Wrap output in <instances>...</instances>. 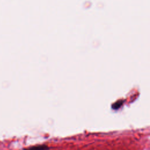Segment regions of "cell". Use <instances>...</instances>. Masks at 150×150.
<instances>
[{
  "mask_svg": "<svg viewBox=\"0 0 150 150\" xmlns=\"http://www.w3.org/2000/svg\"><path fill=\"white\" fill-rule=\"evenodd\" d=\"M47 148L46 146H36V147H33V148H37V149H39V148Z\"/></svg>",
  "mask_w": 150,
  "mask_h": 150,
  "instance_id": "cell-1",
  "label": "cell"
}]
</instances>
